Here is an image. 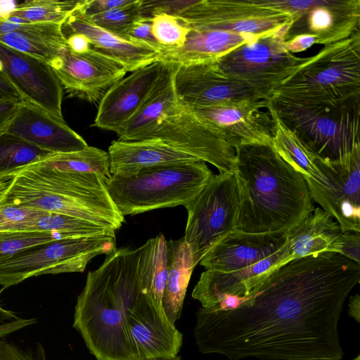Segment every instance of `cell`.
Instances as JSON below:
<instances>
[{
	"label": "cell",
	"mask_w": 360,
	"mask_h": 360,
	"mask_svg": "<svg viewBox=\"0 0 360 360\" xmlns=\"http://www.w3.org/2000/svg\"><path fill=\"white\" fill-rule=\"evenodd\" d=\"M188 30L184 46L162 51L159 61L180 65L217 61L238 46L262 37L216 30Z\"/></svg>",
	"instance_id": "obj_26"
},
{
	"label": "cell",
	"mask_w": 360,
	"mask_h": 360,
	"mask_svg": "<svg viewBox=\"0 0 360 360\" xmlns=\"http://www.w3.org/2000/svg\"><path fill=\"white\" fill-rule=\"evenodd\" d=\"M42 231L66 234L72 237L98 235L115 236V231L79 218L48 212L37 219L27 232Z\"/></svg>",
	"instance_id": "obj_35"
},
{
	"label": "cell",
	"mask_w": 360,
	"mask_h": 360,
	"mask_svg": "<svg viewBox=\"0 0 360 360\" xmlns=\"http://www.w3.org/2000/svg\"><path fill=\"white\" fill-rule=\"evenodd\" d=\"M82 2L83 0H27L15 6L7 15L18 16L32 22L62 25Z\"/></svg>",
	"instance_id": "obj_34"
},
{
	"label": "cell",
	"mask_w": 360,
	"mask_h": 360,
	"mask_svg": "<svg viewBox=\"0 0 360 360\" xmlns=\"http://www.w3.org/2000/svg\"><path fill=\"white\" fill-rule=\"evenodd\" d=\"M4 289L5 288H2L0 290V295ZM19 319L20 317H18L15 313L4 309L0 302V326Z\"/></svg>",
	"instance_id": "obj_51"
},
{
	"label": "cell",
	"mask_w": 360,
	"mask_h": 360,
	"mask_svg": "<svg viewBox=\"0 0 360 360\" xmlns=\"http://www.w3.org/2000/svg\"><path fill=\"white\" fill-rule=\"evenodd\" d=\"M53 154L20 136L5 131L0 134V175L15 172Z\"/></svg>",
	"instance_id": "obj_33"
},
{
	"label": "cell",
	"mask_w": 360,
	"mask_h": 360,
	"mask_svg": "<svg viewBox=\"0 0 360 360\" xmlns=\"http://www.w3.org/2000/svg\"><path fill=\"white\" fill-rule=\"evenodd\" d=\"M212 175L205 162L195 160L145 168L129 177L112 176L105 185L113 203L124 217L160 208L185 207Z\"/></svg>",
	"instance_id": "obj_6"
},
{
	"label": "cell",
	"mask_w": 360,
	"mask_h": 360,
	"mask_svg": "<svg viewBox=\"0 0 360 360\" xmlns=\"http://www.w3.org/2000/svg\"><path fill=\"white\" fill-rule=\"evenodd\" d=\"M6 131L53 153L79 151L88 146L63 119L25 101Z\"/></svg>",
	"instance_id": "obj_22"
},
{
	"label": "cell",
	"mask_w": 360,
	"mask_h": 360,
	"mask_svg": "<svg viewBox=\"0 0 360 360\" xmlns=\"http://www.w3.org/2000/svg\"><path fill=\"white\" fill-rule=\"evenodd\" d=\"M352 360H360V356L358 355L356 357H355L354 359Z\"/></svg>",
	"instance_id": "obj_54"
},
{
	"label": "cell",
	"mask_w": 360,
	"mask_h": 360,
	"mask_svg": "<svg viewBox=\"0 0 360 360\" xmlns=\"http://www.w3.org/2000/svg\"><path fill=\"white\" fill-rule=\"evenodd\" d=\"M38 162L65 172L96 174L107 179L112 176L108 152L94 146H87L83 150L72 153H53Z\"/></svg>",
	"instance_id": "obj_32"
},
{
	"label": "cell",
	"mask_w": 360,
	"mask_h": 360,
	"mask_svg": "<svg viewBox=\"0 0 360 360\" xmlns=\"http://www.w3.org/2000/svg\"><path fill=\"white\" fill-rule=\"evenodd\" d=\"M152 138L212 165L220 173L236 169L234 148L217 129L177 100L162 114L147 139Z\"/></svg>",
	"instance_id": "obj_11"
},
{
	"label": "cell",
	"mask_w": 360,
	"mask_h": 360,
	"mask_svg": "<svg viewBox=\"0 0 360 360\" xmlns=\"http://www.w3.org/2000/svg\"><path fill=\"white\" fill-rule=\"evenodd\" d=\"M245 198L244 183L236 169L213 174L185 206L187 221L184 238L190 248L194 267L212 246L236 230Z\"/></svg>",
	"instance_id": "obj_8"
},
{
	"label": "cell",
	"mask_w": 360,
	"mask_h": 360,
	"mask_svg": "<svg viewBox=\"0 0 360 360\" xmlns=\"http://www.w3.org/2000/svg\"><path fill=\"white\" fill-rule=\"evenodd\" d=\"M164 64L163 61H156L132 72L115 84L99 101L93 125L117 133L151 91Z\"/></svg>",
	"instance_id": "obj_21"
},
{
	"label": "cell",
	"mask_w": 360,
	"mask_h": 360,
	"mask_svg": "<svg viewBox=\"0 0 360 360\" xmlns=\"http://www.w3.org/2000/svg\"><path fill=\"white\" fill-rule=\"evenodd\" d=\"M15 174L14 180L0 203L62 214L115 231L124 221L108 192L105 177L96 174L65 172L38 162Z\"/></svg>",
	"instance_id": "obj_4"
},
{
	"label": "cell",
	"mask_w": 360,
	"mask_h": 360,
	"mask_svg": "<svg viewBox=\"0 0 360 360\" xmlns=\"http://www.w3.org/2000/svg\"><path fill=\"white\" fill-rule=\"evenodd\" d=\"M141 5V0H131L125 5L86 18L97 26L121 35L134 22L143 17Z\"/></svg>",
	"instance_id": "obj_38"
},
{
	"label": "cell",
	"mask_w": 360,
	"mask_h": 360,
	"mask_svg": "<svg viewBox=\"0 0 360 360\" xmlns=\"http://www.w3.org/2000/svg\"><path fill=\"white\" fill-rule=\"evenodd\" d=\"M360 0H311L309 6L291 20L285 41L301 34L316 37L324 46L351 37L359 30Z\"/></svg>",
	"instance_id": "obj_18"
},
{
	"label": "cell",
	"mask_w": 360,
	"mask_h": 360,
	"mask_svg": "<svg viewBox=\"0 0 360 360\" xmlns=\"http://www.w3.org/2000/svg\"><path fill=\"white\" fill-rule=\"evenodd\" d=\"M15 175V172L0 175V201L4 198L6 193L12 184Z\"/></svg>",
	"instance_id": "obj_50"
},
{
	"label": "cell",
	"mask_w": 360,
	"mask_h": 360,
	"mask_svg": "<svg viewBox=\"0 0 360 360\" xmlns=\"http://www.w3.org/2000/svg\"><path fill=\"white\" fill-rule=\"evenodd\" d=\"M0 61L23 101L63 119V88L48 63L1 44Z\"/></svg>",
	"instance_id": "obj_17"
},
{
	"label": "cell",
	"mask_w": 360,
	"mask_h": 360,
	"mask_svg": "<svg viewBox=\"0 0 360 360\" xmlns=\"http://www.w3.org/2000/svg\"><path fill=\"white\" fill-rule=\"evenodd\" d=\"M136 360H181V356H176L172 358H153V359H139Z\"/></svg>",
	"instance_id": "obj_53"
},
{
	"label": "cell",
	"mask_w": 360,
	"mask_h": 360,
	"mask_svg": "<svg viewBox=\"0 0 360 360\" xmlns=\"http://www.w3.org/2000/svg\"><path fill=\"white\" fill-rule=\"evenodd\" d=\"M63 34L79 33L92 48L119 62L127 72H134L156 61L160 52L153 47L103 29L77 11L61 25Z\"/></svg>",
	"instance_id": "obj_23"
},
{
	"label": "cell",
	"mask_w": 360,
	"mask_h": 360,
	"mask_svg": "<svg viewBox=\"0 0 360 360\" xmlns=\"http://www.w3.org/2000/svg\"><path fill=\"white\" fill-rule=\"evenodd\" d=\"M0 44L49 63L68 48L61 25L0 21Z\"/></svg>",
	"instance_id": "obj_27"
},
{
	"label": "cell",
	"mask_w": 360,
	"mask_h": 360,
	"mask_svg": "<svg viewBox=\"0 0 360 360\" xmlns=\"http://www.w3.org/2000/svg\"><path fill=\"white\" fill-rule=\"evenodd\" d=\"M287 233H250L234 230L212 246L199 263L206 270L221 273L249 268L283 248Z\"/></svg>",
	"instance_id": "obj_20"
},
{
	"label": "cell",
	"mask_w": 360,
	"mask_h": 360,
	"mask_svg": "<svg viewBox=\"0 0 360 360\" xmlns=\"http://www.w3.org/2000/svg\"><path fill=\"white\" fill-rule=\"evenodd\" d=\"M68 49L72 53L83 54L92 49L89 39L84 34L71 33L65 35Z\"/></svg>",
	"instance_id": "obj_46"
},
{
	"label": "cell",
	"mask_w": 360,
	"mask_h": 360,
	"mask_svg": "<svg viewBox=\"0 0 360 360\" xmlns=\"http://www.w3.org/2000/svg\"><path fill=\"white\" fill-rule=\"evenodd\" d=\"M339 224L317 207L301 222L288 231V262L309 255L331 252L340 253Z\"/></svg>",
	"instance_id": "obj_25"
},
{
	"label": "cell",
	"mask_w": 360,
	"mask_h": 360,
	"mask_svg": "<svg viewBox=\"0 0 360 360\" xmlns=\"http://www.w3.org/2000/svg\"><path fill=\"white\" fill-rule=\"evenodd\" d=\"M314 44H316L315 37L309 34H301L285 41V48L288 52L293 54L302 52Z\"/></svg>",
	"instance_id": "obj_48"
},
{
	"label": "cell",
	"mask_w": 360,
	"mask_h": 360,
	"mask_svg": "<svg viewBox=\"0 0 360 360\" xmlns=\"http://www.w3.org/2000/svg\"><path fill=\"white\" fill-rule=\"evenodd\" d=\"M12 333V328L10 324H5L0 326V338H5Z\"/></svg>",
	"instance_id": "obj_52"
},
{
	"label": "cell",
	"mask_w": 360,
	"mask_h": 360,
	"mask_svg": "<svg viewBox=\"0 0 360 360\" xmlns=\"http://www.w3.org/2000/svg\"><path fill=\"white\" fill-rule=\"evenodd\" d=\"M360 233L345 231L340 236V254L360 264Z\"/></svg>",
	"instance_id": "obj_44"
},
{
	"label": "cell",
	"mask_w": 360,
	"mask_h": 360,
	"mask_svg": "<svg viewBox=\"0 0 360 360\" xmlns=\"http://www.w3.org/2000/svg\"><path fill=\"white\" fill-rule=\"evenodd\" d=\"M71 237L52 232L0 231V262L26 248Z\"/></svg>",
	"instance_id": "obj_37"
},
{
	"label": "cell",
	"mask_w": 360,
	"mask_h": 360,
	"mask_svg": "<svg viewBox=\"0 0 360 360\" xmlns=\"http://www.w3.org/2000/svg\"><path fill=\"white\" fill-rule=\"evenodd\" d=\"M49 64L70 96L90 103L99 102L127 72L119 62L93 48L83 54L67 48Z\"/></svg>",
	"instance_id": "obj_14"
},
{
	"label": "cell",
	"mask_w": 360,
	"mask_h": 360,
	"mask_svg": "<svg viewBox=\"0 0 360 360\" xmlns=\"http://www.w3.org/2000/svg\"><path fill=\"white\" fill-rule=\"evenodd\" d=\"M167 275L162 295L163 310L171 323L180 318L194 269L190 248L184 237L167 241Z\"/></svg>",
	"instance_id": "obj_29"
},
{
	"label": "cell",
	"mask_w": 360,
	"mask_h": 360,
	"mask_svg": "<svg viewBox=\"0 0 360 360\" xmlns=\"http://www.w3.org/2000/svg\"><path fill=\"white\" fill-rule=\"evenodd\" d=\"M23 101H0V134L6 131Z\"/></svg>",
	"instance_id": "obj_45"
},
{
	"label": "cell",
	"mask_w": 360,
	"mask_h": 360,
	"mask_svg": "<svg viewBox=\"0 0 360 360\" xmlns=\"http://www.w3.org/2000/svg\"><path fill=\"white\" fill-rule=\"evenodd\" d=\"M0 18H2V17H1V14H0Z\"/></svg>",
	"instance_id": "obj_55"
},
{
	"label": "cell",
	"mask_w": 360,
	"mask_h": 360,
	"mask_svg": "<svg viewBox=\"0 0 360 360\" xmlns=\"http://www.w3.org/2000/svg\"><path fill=\"white\" fill-rule=\"evenodd\" d=\"M176 63H165L158 80L136 113L117 132L121 141L148 138L162 114L177 98L174 79Z\"/></svg>",
	"instance_id": "obj_28"
},
{
	"label": "cell",
	"mask_w": 360,
	"mask_h": 360,
	"mask_svg": "<svg viewBox=\"0 0 360 360\" xmlns=\"http://www.w3.org/2000/svg\"><path fill=\"white\" fill-rule=\"evenodd\" d=\"M360 264L326 252L274 271L240 308L196 312L193 336L202 354L229 360H342L338 322L359 283Z\"/></svg>",
	"instance_id": "obj_1"
},
{
	"label": "cell",
	"mask_w": 360,
	"mask_h": 360,
	"mask_svg": "<svg viewBox=\"0 0 360 360\" xmlns=\"http://www.w3.org/2000/svg\"><path fill=\"white\" fill-rule=\"evenodd\" d=\"M348 315L357 323L360 321V295L356 293L350 296L348 304Z\"/></svg>",
	"instance_id": "obj_49"
},
{
	"label": "cell",
	"mask_w": 360,
	"mask_h": 360,
	"mask_svg": "<svg viewBox=\"0 0 360 360\" xmlns=\"http://www.w3.org/2000/svg\"><path fill=\"white\" fill-rule=\"evenodd\" d=\"M3 338H0V360H46L45 349L41 343L24 349Z\"/></svg>",
	"instance_id": "obj_40"
},
{
	"label": "cell",
	"mask_w": 360,
	"mask_h": 360,
	"mask_svg": "<svg viewBox=\"0 0 360 360\" xmlns=\"http://www.w3.org/2000/svg\"><path fill=\"white\" fill-rule=\"evenodd\" d=\"M131 0H83L78 13L91 17L129 3Z\"/></svg>",
	"instance_id": "obj_43"
},
{
	"label": "cell",
	"mask_w": 360,
	"mask_h": 360,
	"mask_svg": "<svg viewBox=\"0 0 360 360\" xmlns=\"http://www.w3.org/2000/svg\"><path fill=\"white\" fill-rule=\"evenodd\" d=\"M120 36L136 42L147 44L160 53L162 50L152 34L150 18H141Z\"/></svg>",
	"instance_id": "obj_42"
},
{
	"label": "cell",
	"mask_w": 360,
	"mask_h": 360,
	"mask_svg": "<svg viewBox=\"0 0 360 360\" xmlns=\"http://www.w3.org/2000/svg\"><path fill=\"white\" fill-rule=\"evenodd\" d=\"M139 248H116L89 271L75 307L73 328L96 360H136L128 320L141 293Z\"/></svg>",
	"instance_id": "obj_2"
},
{
	"label": "cell",
	"mask_w": 360,
	"mask_h": 360,
	"mask_svg": "<svg viewBox=\"0 0 360 360\" xmlns=\"http://www.w3.org/2000/svg\"><path fill=\"white\" fill-rule=\"evenodd\" d=\"M150 23L152 34L162 51L178 49L185 44L188 30L177 15H154Z\"/></svg>",
	"instance_id": "obj_36"
},
{
	"label": "cell",
	"mask_w": 360,
	"mask_h": 360,
	"mask_svg": "<svg viewBox=\"0 0 360 360\" xmlns=\"http://www.w3.org/2000/svg\"><path fill=\"white\" fill-rule=\"evenodd\" d=\"M290 23L224 55L217 60L219 68L268 100L276 86L309 58L297 57L285 48V34Z\"/></svg>",
	"instance_id": "obj_10"
},
{
	"label": "cell",
	"mask_w": 360,
	"mask_h": 360,
	"mask_svg": "<svg viewBox=\"0 0 360 360\" xmlns=\"http://www.w3.org/2000/svg\"><path fill=\"white\" fill-rule=\"evenodd\" d=\"M235 151L236 172L245 190L236 230L288 231L314 210L305 179L272 146H248Z\"/></svg>",
	"instance_id": "obj_3"
},
{
	"label": "cell",
	"mask_w": 360,
	"mask_h": 360,
	"mask_svg": "<svg viewBox=\"0 0 360 360\" xmlns=\"http://www.w3.org/2000/svg\"><path fill=\"white\" fill-rule=\"evenodd\" d=\"M193 1V0H141V15L146 18L160 13L177 15Z\"/></svg>",
	"instance_id": "obj_41"
},
{
	"label": "cell",
	"mask_w": 360,
	"mask_h": 360,
	"mask_svg": "<svg viewBox=\"0 0 360 360\" xmlns=\"http://www.w3.org/2000/svg\"><path fill=\"white\" fill-rule=\"evenodd\" d=\"M273 121L272 146L279 155L300 172L306 179L326 186V180L316 165L317 158L300 139L294 131L287 127L267 103Z\"/></svg>",
	"instance_id": "obj_30"
},
{
	"label": "cell",
	"mask_w": 360,
	"mask_h": 360,
	"mask_svg": "<svg viewBox=\"0 0 360 360\" xmlns=\"http://www.w3.org/2000/svg\"><path fill=\"white\" fill-rule=\"evenodd\" d=\"M271 98L303 104L360 98L359 30L309 57L276 86Z\"/></svg>",
	"instance_id": "obj_5"
},
{
	"label": "cell",
	"mask_w": 360,
	"mask_h": 360,
	"mask_svg": "<svg viewBox=\"0 0 360 360\" xmlns=\"http://www.w3.org/2000/svg\"><path fill=\"white\" fill-rule=\"evenodd\" d=\"M167 243L165 236L159 234L139 248L138 274L141 292L150 296L160 308H162V295L167 275Z\"/></svg>",
	"instance_id": "obj_31"
},
{
	"label": "cell",
	"mask_w": 360,
	"mask_h": 360,
	"mask_svg": "<svg viewBox=\"0 0 360 360\" xmlns=\"http://www.w3.org/2000/svg\"><path fill=\"white\" fill-rule=\"evenodd\" d=\"M115 236L98 235L59 239L26 248L0 262L4 288L44 274L83 272L89 262L116 249Z\"/></svg>",
	"instance_id": "obj_9"
},
{
	"label": "cell",
	"mask_w": 360,
	"mask_h": 360,
	"mask_svg": "<svg viewBox=\"0 0 360 360\" xmlns=\"http://www.w3.org/2000/svg\"><path fill=\"white\" fill-rule=\"evenodd\" d=\"M23 101V99L8 79L0 61V101Z\"/></svg>",
	"instance_id": "obj_47"
},
{
	"label": "cell",
	"mask_w": 360,
	"mask_h": 360,
	"mask_svg": "<svg viewBox=\"0 0 360 360\" xmlns=\"http://www.w3.org/2000/svg\"><path fill=\"white\" fill-rule=\"evenodd\" d=\"M174 84L178 102L187 107L266 99L250 86L224 74L217 61L177 64Z\"/></svg>",
	"instance_id": "obj_16"
},
{
	"label": "cell",
	"mask_w": 360,
	"mask_h": 360,
	"mask_svg": "<svg viewBox=\"0 0 360 360\" xmlns=\"http://www.w3.org/2000/svg\"><path fill=\"white\" fill-rule=\"evenodd\" d=\"M282 121L318 158L341 159L360 146V98L340 103L303 104L271 98Z\"/></svg>",
	"instance_id": "obj_7"
},
{
	"label": "cell",
	"mask_w": 360,
	"mask_h": 360,
	"mask_svg": "<svg viewBox=\"0 0 360 360\" xmlns=\"http://www.w3.org/2000/svg\"><path fill=\"white\" fill-rule=\"evenodd\" d=\"M47 213L36 208L0 203V231L27 232L37 219Z\"/></svg>",
	"instance_id": "obj_39"
},
{
	"label": "cell",
	"mask_w": 360,
	"mask_h": 360,
	"mask_svg": "<svg viewBox=\"0 0 360 360\" xmlns=\"http://www.w3.org/2000/svg\"><path fill=\"white\" fill-rule=\"evenodd\" d=\"M112 176L129 177L145 168L200 160L181 153L157 138L114 141L108 148Z\"/></svg>",
	"instance_id": "obj_24"
},
{
	"label": "cell",
	"mask_w": 360,
	"mask_h": 360,
	"mask_svg": "<svg viewBox=\"0 0 360 360\" xmlns=\"http://www.w3.org/2000/svg\"><path fill=\"white\" fill-rule=\"evenodd\" d=\"M315 162L326 180L321 186L306 179L312 200L329 214L343 232L360 233V146L344 158Z\"/></svg>",
	"instance_id": "obj_13"
},
{
	"label": "cell",
	"mask_w": 360,
	"mask_h": 360,
	"mask_svg": "<svg viewBox=\"0 0 360 360\" xmlns=\"http://www.w3.org/2000/svg\"><path fill=\"white\" fill-rule=\"evenodd\" d=\"M128 328L138 359L178 356L183 335L150 296L140 293L130 313Z\"/></svg>",
	"instance_id": "obj_19"
},
{
	"label": "cell",
	"mask_w": 360,
	"mask_h": 360,
	"mask_svg": "<svg viewBox=\"0 0 360 360\" xmlns=\"http://www.w3.org/2000/svg\"><path fill=\"white\" fill-rule=\"evenodd\" d=\"M267 103L268 100L255 99L188 108L217 129L236 150L254 145L272 146L273 121Z\"/></svg>",
	"instance_id": "obj_15"
},
{
	"label": "cell",
	"mask_w": 360,
	"mask_h": 360,
	"mask_svg": "<svg viewBox=\"0 0 360 360\" xmlns=\"http://www.w3.org/2000/svg\"><path fill=\"white\" fill-rule=\"evenodd\" d=\"M177 16L188 28L264 36L290 22L285 13L263 8L254 0H193Z\"/></svg>",
	"instance_id": "obj_12"
}]
</instances>
